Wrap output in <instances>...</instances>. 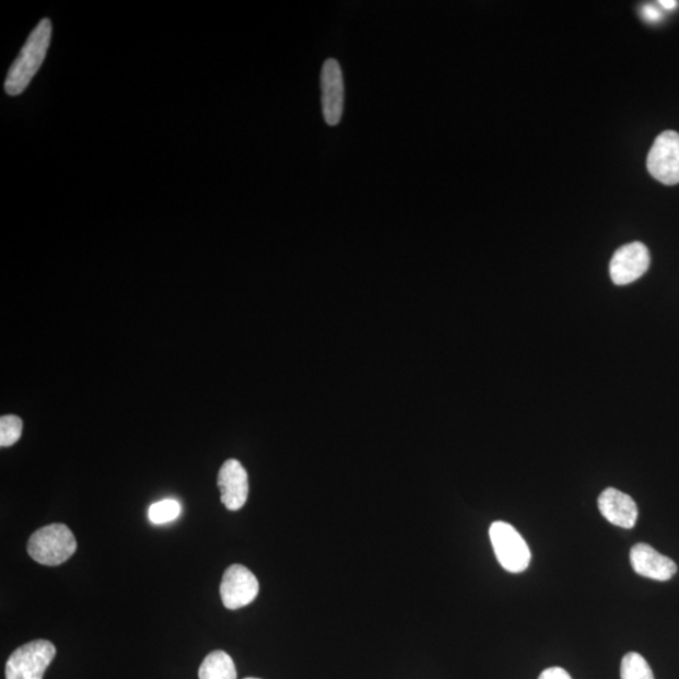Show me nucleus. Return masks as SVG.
I'll return each instance as SVG.
<instances>
[{
	"instance_id": "f8f14e48",
	"label": "nucleus",
	"mask_w": 679,
	"mask_h": 679,
	"mask_svg": "<svg viewBox=\"0 0 679 679\" xmlns=\"http://www.w3.org/2000/svg\"><path fill=\"white\" fill-rule=\"evenodd\" d=\"M199 679H237V669L230 654L209 653L199 668Z\"/></svg>"
},
{
	"instance_id": "ddd939ff",
	"label": "nucleus",
	"mask_w": 679,
	"mask_h": 679,
	"mask_svg": "<svg viewBox=\"0 0 679 679\" xmlns=\"http://www.w3.org/2000/svg\"><path fill=\"white\" fill-rule=\"evenodd\" d=\"M620 679H654L653 670L640 653L625 654L620 666Z\"/></svg>"
},
{
	"instance_id": "f3484780",
	"label": "nucleus",
	"mask_w": 679,
	"mask_h": 679,
	"mask_svg": "<svg viewBox=\"0 0 679 679\" xmlns=\"http://www.w3.org/2000/svg\"><path fill=\"white\" fill-rule=\"evenodd\" d=\"M642 14L644 19L649 22H658L660 20V13L656 7L645 5L642 10Z\"/></svg>"
},
{
	"instance_id": "dca6fc26",
	"label": "nucleus",
	"mask_w": 679,
	"mask_h": 679,
	"mask_svg": "<svg viewBox=\"0 0 679 679\" xmlns=\"http://www.w3.org/2000/svg\"><path fill=\"white\" fill-rule=\"evenodd\" d=\"M539 679H573L564 668L552 667L545 669Z\"/></svg>"
},
{
	"instance_id": "39448f33",
	"label": "nucleus",
	"mask_w": 679,
	"mask_h": 679,
	"mask_svg": "<svg viewBox=\"0 0 679 679\" xmlns=\"http://www.w3.org/2000/svg\"><path fill=\"white\" fill-rule=\"evenodd\" d=\"M648 172L665 186L679 183V133L662 132L654 141L647 159Z\"/></svg>"
},
{
	"instance_id": "a211bd4d",
	"label": "nucleus",
	"mask_w": 679,
	"mask_h": 679,
	"mask_svg": "<svg viewBox=\"0 0 679 679\" xmlns=\"http://www.w3.org/2000/svg\"><path fill=\"white\" fill-rule=\"evenodd\" d=\"M659 4L664 7L665 10H674V8H676L678 3L675 2V0H662Z\"/></svg>"
},
{
	"instance_id": "9b49d317",
	"label": "nucleus",
	"mask_w": 679,
	"mask_h": 679,
	"mask_svg": "<svg viewBox=\"0 0 679 679\" xmlns=\"http://www.w3.org/2000/svg\"><path fill=\"white\" fill-rule=\"evenodd\" d=\"M598 507L604 518L611 525L633 528L639 518V507L629 494L617 489H607L600 493Z\"/></svg>"
},
{
	"instance_id": "6e6552de",
	"label": "nucleus",
	"mask_w": 679,
	"mask_h": 679,
	"mask_svg": "<svg viewBox=\"0 0 679 679\" xmlns=\"http://www.w3.org/2000/svg\"><path fill=\"white\" fill-rule=\"evenodd\" d=\"M321 103L327 125L337 126L343 114L346 87L340 63L335 58L326 60L321 70Z\"/></svg>"
},
{
	"instance_id": "1a4fd4ad",
	"label": "nucleus",
	"mask_w": 679,
	"mask_h": 679,
	"mask_svg": "<svg viewBox=\"0 0 679 679\" xmlns=\"http://www.w3.org/2000/svg\"><path fill=\"white\" fill-rule=\"evenodd\" d=\"M218 488L226 510L238 511L246 505L249 492L248 475L237 459H229L218 475Z\"/></svg>"
},
{
	"instance_id": "f03ea898",
	"label": "nucleus",
	"mask_w": 679,
	"mask_h": 679,
	"mask_svg": "<svg viewBox=\"0 0 679 679\" xmlns=\"http://www.w3.org/2000/svg\"><path fill=\"white\" fill-rule=\"evenodd\" d=\"M30 557L36 563L46 566H57L66 563L75 550L73 532L63 524H52L39 528L28 541Z\"/></svg>"
},
{
	"instance_id": "20e7f679",
	"label": "nucleus",
	"mask_w": 679,
	"mask_h": 679,
	"mask_svg": "<svg viewBox=\"0 0 679 679\" xmlns=\"http://www.w3.org/2000/svg\"><path fill=\"white\" fill-rule=\"evenodd\" d=\"M490 539L500 565L507 572L523 573L530 565V548L513 525L493 523L490 527Z\"/></svg>"
},
{
	"instance_id": "0eeeda50",
	"label": "nucleus",
	"mask_w": 679,
	"mask_h": 679,
	"mask_svg": "<svg viewBox=\"0 0 679 679\" xmlns=\"http://www.w3.org/2000/svg\"><path fill=\"white\" fill-rule=\"evenodd\" d=\"M651 255L641 242L620 247L610 261V277L618 286L632 283L648 271Z\"/></svg>"
},
{
	"instance_id": "7ed1b4c3",
	"label": "nucleus",
	"mask_w": 679,
	"mask_h": 679,
	"mask_svg": "<svg viewBox=\"0 0 679 679\" xmlns=\"http://www.w3.org/2000/svg\"><path fill=\"white\" fill-rule=\"evenodd\" d=\"M56 657V647L44 640L33 641L15 649L5 665V679H44Z\"/></svg>"
},
{
	"instance_id": "6ab92c4d",
	"label": "nucleus",
	"mask_w": 679,
	"mask_h": 679,
	"mask_svg": "<svg viewBox=\"0 0 679 679\" xmlns=\"http://www.w3.org/2000/svg\"><path fill=\"white\" fill-rule=\"evenodd\" d=\"M245 679H259V678H251V677H249V678H245Z\"/></svg>"
},
{
	"instance_id": "423d86ee",
	"label": "nucleus",
	"mask_w": 679,
	"mask_h": 679,
	"mask_svg": "<svg viewBox=\"0 0 679 679\" xmlns=\"http://www.w3.org/2000/svg\"><path fill=\"white\" fill-rule=\"evenodd\" d=\"M259 583L246 566L236 564L225 570L221 583L223 606L230 610L247 607L257 598Z\"/></svg>"
},
{
	"instance_id": "f257e3e1",
	"label": "nucleus",
	"mask_w": 679,
	"mask_h": 679,
	"mask_svg": "<svg viewBox=\"0 0 679 679\" xmlns=\"http://www.w3.org/2000/svg\"><path fill=\"white\" fill-rule=\"evenodd\" d=\"M52 38V23L42 20L25 42L19 57L8 71L4 90L10 96H19L28 87L33 78L44 65Z\"/></svg>"
},
{
	"instance_id": "4468645a",
	"label": "nucleus",
	"mask_w": 679,
	"mask_h": 679,
	"mask_svg": "<svg viewBox=\"0 0 679 679\" xmlns=\"http://www.w3.org/2000/svg\"><path fill=\"white\" fill-rule=\"evenodd\" d=\"M180 511L182 507L178 501L167 499L153 503V505L149 507L148 516L151 523L163 525L178 518Z\"/></svg>"
},
{
	"instance_id": "9d476101",
	"label": "nucleus",
	"mask_w": 679,
	"mask_h": 679,
	"mask_svg": "<svg viewBox=\"0 0 679 679\" xmlns=\"http://www.w3.org/2000/svg\"><path fill=\"white\" fill-rule=\"evenodd\" d=\"M631 564L634 572L641 576L657 582H668L677 573V565L672 559L662 555L648 543H636L631 550Z\"/></svg>"
},
{
	"instance_id": "2eb2a0df",
	"label": "nucleus",
	"mask_w": 679,
	"mask_h": 679,
	"mask_svg": "<svg viewBox=\"0 0 679 679\" xmlns=\"http://www.w3.org/2000/svg\"><path fill=\"white\" fill-rule=\"evenodd\" d=\"M23 423L20 417L4 415L0 419V446L11 447L20 441Z\"/></svg>"
}]
</instances>
